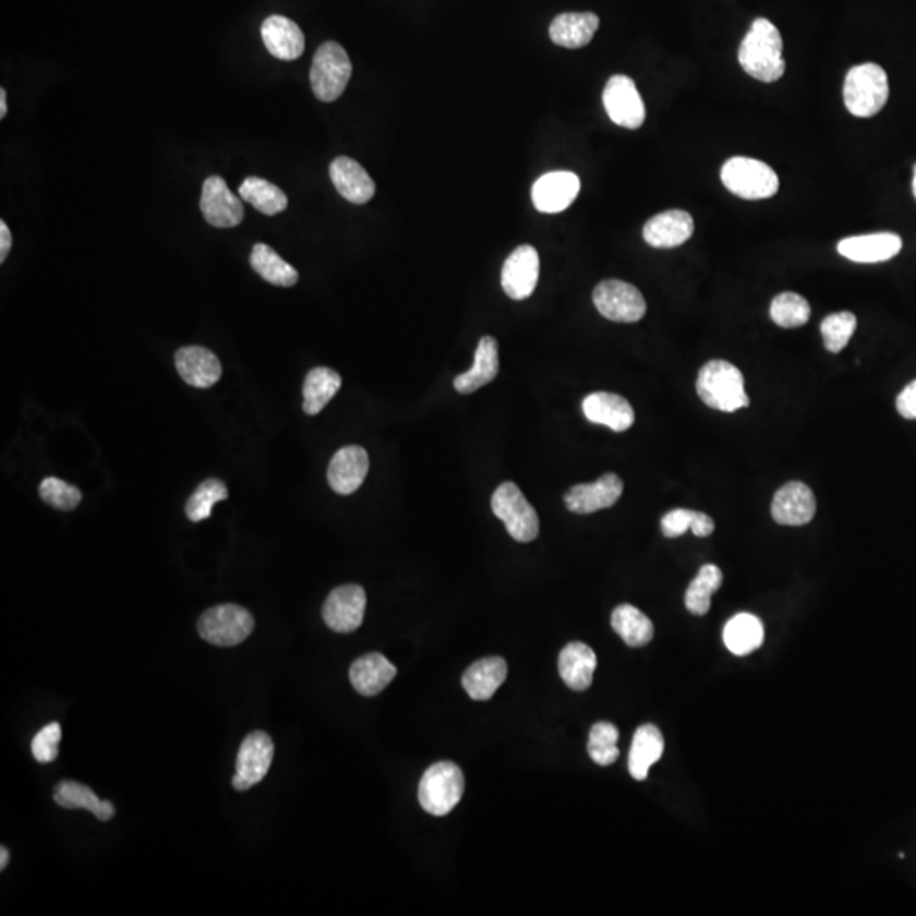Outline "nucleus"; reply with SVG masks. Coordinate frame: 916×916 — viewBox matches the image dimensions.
<instances>
[{"label": "nucleus", "instance_id": "obj_28", "mask_svg": "<svg viewBox=\"0 0 916 916\" xmlns=\"http://www.w3.org/2000/svg\"><path fill=\"white\" fill-rule=\"evenodd\" d=\"M595 665H598V659H595L594 650L580 641L569 643L558 656V672H561L562 680L577 692L586 691L591 687Z\"/></svg>", "mask_w": 916, "mask_h": 916}, {"label": "nucleus", "instance_id": "obj_24", "mask_svg": "<svg viewBox=\"0 0 916 916\" xmlns=\"http://www.w3.org/2000/svg\"><path fill=\"white\" fill-rule=\"evenodd\" d=\"M262 39L268 53L279 60H298L304 53V33L294 21L284 15H270L264 21Z\"/></svg>", "mask_w": 916, "mask_h": 916}, {"label": "nucleus", "instance_id": "obj_40", "mask_svg": "<svg viewBox=\"0 0 916 916\" xmlns=\"http://www.w3.org/2000/svg\"><path fill=\"white\" fill-rule=\"evenodd\" d=\"M619 732L613 723H595L589 733L588 752L598 766H611L619 757Z\"/></svg>", "mask_w": 916, "mask_h": 916}, {"label": "nucleus", "instance_id": "obj_21", "mask_svg": "<svg viewBox=\"0 0 916 916\" xmlns=\"http://www.w3.org/2000/svg\"><path fill=\"white\" fill-rule=\"evenodd\" d=\"M582 412L588 421L603 424L613 432L622 433L630 430L635 423V411L625 397L613 393L589 394L582 401Z\"/></svg>", "mask_w": 916, "mask_h": 916}, {"label": "nucleus", "instance_id": "obj_3", "mask_svg": "<svg viewBox=\"0 0 916 916\" xmlns=\"http://www.w3.org/2000/svg\"><path fill=\"white\" fill-rule=\"evenodd\" d=\"M890 99V82L882 67L863 63L848 70L844 84V103L855 118H872Z\"/></svg>", "mask_w": 916, "mask_h": 916}, {"label": "nucleus", "instance_id": "obj_30", "mask_svg": "<svg viewBox=\"0 0 916 916\" xmlns=\"http://www.w3.org/2000/svg\"><path fill=\"white\" fill-rule=\"evenodd\" d=\"M664 737L661 730L655 725H643L635 732L631 742L630 757H628V769L631 778L637 781H646L650 768L661 760L664 754Z\"/></svg>", "mask_w": 916, "mask_h": 916}, {"label": "nucleus", "instance_id": "obj_26", "mask_svg": "<svg viewBox=\"0 0 916 916\" xmlns=\"http://www.w3.org/2000/svg\"><path fill=\"white\" fill-rule=\"evenodd\" d=\"M396 674L397 668L382 653H366L351 664V686L362 696H377L393 683Z\"/></svg>", "mask_w": 916, "mask_h": 916}, {"label": "nucleus", "instance_id": "obj_39", "mask_svg": "<svg viewBox=\"0 0 916 916\" xmlns=\"http://www.w3.org/2000/svg\"><path fill=\"white\" fill-rule=\"evenodd\" d=\"M228 499V487L219 479H207L195 489L185 506V515L194 523L204 521L213 515L214 504Z\"/></svg>", "mask_w": 916, "mask_h": 916}, {"label": "nucleus", "instance_id": "obj_19", "mask_svg": "<svg viewBox=\"0 0 916 916\" xmlns=\"http://www.w3.org/2000/svg\"><path fill=\"white\" fill-rule=\"evenodd\" d=\"M695 233V219L683 209L664 210L643 226V240L653 249H676Z\"/></svg>", "mask_w": 916, "mask_h": 916}, {"label": "nucleus", "instance_id": "obj_45", "mask_svg": "<svg viewBox=\"0 0 916 916\" xmlns=\"http://www.w3.org/2000/svg\"><path fill=\"white\" fill-rule=\"evenodd\" d=\"M896 409L906 420H916V381L901 390L896 399Z\"/></svg>", "mask_w": 916, "mask_h": 916}, {"label": "nucleus", "instance_id": "obj_23", "mask_svg": "<svg viewBox=\"0 0 916 916\" xmlns=\"http://www.w3.org/2000/svg\"><path fill=\"white\" fill-rule=\"evenodd\" d=\"M336 191L351 204H366L375 195V182L365 168L350 157H338L329 165Z\"/></svg>", "mask_w": 916, "mask_h": 916}, {"label": "nucleus", "instance_id": "obj_36", "mask_svg": "<svg viewBox=\"0 0 916 916\" xmlns=\"http://www.w3.org/2000/svg\"><path fill=\"white\" fill-rule=\"evenodd\" d=\"M240 197L265 216L284 213L289 204V198L282 189L260 177H249L243 180L240 185Z\"/></svg>", "mask_w": 916, "mask_h": 916}, {"label": "nucleus", "instance_id": "obj_35", "mask_svg": "<svg viewBox=\"0 0 916 916\" xmlns=\"http://www.w3.org/2000/svg\"><path fill=\"white\" fill-rule=\"evenodd\" d=\"M613 630L623 638L626 646L646 647L653 638V623L649 616L643 615L638 607L631 604H619L611 615Z\"/></svg>", "mask_w": 916, "mask_h": 916}, {"label": "nucleus", "instance_id": "obj_8", "mask_svg": "<svg viewBox=\"0 0 916 916\" xmlns=\"http://www.w3.org/2000/svg\"><path fill=\"white\" fill-rule=\"evenodd\" d=\"M255 619L252 613L238 604H219L204 611L197 630L213 646L234 647L252 635Z\"/></svg>", "mask_w": 916, "mask_h": 916}, {"label": "nucleus", "instance_id": "obj_48", "mask_svg": "<svg viewBox=\"0 0 916 916\" xmlns=\"http://www.w3.org/2000/svg\"><path fill=\"white\" fill-rule=\"evenodd\" d=\"M8 116V94H5V88L0 91V119H4Z\"/></svg>", "mask_w": 916, "mask_h": 916}, {"label": "nucleus", "instance_id": "obj_17", "mask_svg": "<svg viewBox=\"0 0 916 916\" xmlns=\"http://www.w3.org/2000/svg\"><path fill=\"white\" fill-rule=\"evenodd\" d=\"M369 454L359 445H348L333 455L328 467L329 487L336 494L350 496L359 491L369 473Z\"/></svg>", "mask_w": 916, "mask_h": 916}, {"label": "nucleus", "instance_id": "obj_46", "mask_svg": "<svg viewBox=\"0 0 916 916\" xmlns=\"http://www.w3.org/2000/svg\"><path fill=\"white\" fill-rule=\"evenodd\" d=\"M691 531L696 534V537H699V539L710 537V534L714 531V521L710 518V516L704 515V513L696 511L695 523H692Z\"/></svg>", "mask_w": 916, "mask_h": 916}, {"label": "nucleus", "instance_id": "obj_34", "mask_svg": "<svg viewBox=\"0 0 916 916\" xmlns=\"http://www.w3.org/2000/svg\"><path fill=\"white\" fill-rule=\"evenodd\" d=\"M250 265L253 270L272 286L292 287L298 284L299 274L292 265L270 249L268 244L256 243L250 255Z\"/></svg>", "mask_w": 916, "mask_h": 916}, {"label": "nucleus", "instance_id": "obj_22", "mask_svg": "<svg viewBox=\"0 0 916 916\" xmlns=\"http://www.w3.org/2000/svg\"><path fill=\"white\" fill-rule=\"evenodd\" d=\"M176 366L183 382L195 389H209L221 378L218 357L204 347H183L176 353Z\"/></svg>", "mask_w": 916, "mask_h": 916}, {"label": "nucleus", "instance_id": "obj_15", "mask_svg": "<svg viewBox=\"0 0 916 916\" xmlns=\"http://www.w3.org/2000/svg\"><path fill=\"white\" fill-rule=\"evenodd\" d=\"M623 481L616 473H604L591 484H577L565 494V506L576 515H591L601 509L611 508L618 503L623 494Z\"/></svg>", "mask_w": 916, "mask_h": 916}, {"label": "nucleus", "instance_id": "obj_29", "mask_svg": "<svg viewBox=\"0 0 916 916\" xmlns=\"http://www.w3.org/2000/svg\"><path fill=\"white\" fill-rule=\"evenodd\" d=\"M508 677V665L501 656H487L467 668L462 686L473 701H487Z\"/></svg>", "mask_w": 916, "mask_h": 916}, {"label": "nucleus", "instance_id": "obj_7", "mask_svg": "<svg viewBox=\"0 0 916 916\" xmlns=\"http://www.w3.org/2000/svg\"><path fill=\"white\" fill-rule=\"evenodd\" d=\"M491 506L496 518L506 525L509 537L516 542L530 543L539 537V513L528 503L515 482H503L494 491Z\"/></svg>", "mask_w": 916, "mask_h": 916}, {"label": "nucleus", "instance_id": "obj_43", "mask_svg": "<svg viewBox=\"0 0 916 916\" xmlns=\"http://www.w3.org/2000/svg\"><path fill=\"white\" fill-rule=\"evenodd\" d=\"M61 740L60 723H50L36 733L31 742V752L39 763H50L57 760L58 745Z\"/></svg>", "mask_w": 916, "mask_h": 916}, {"label": "nucleus", "instance_id": "obj_9", "mask_svg": "<svg viewBox=\"0 0 916 916\" xmlns=\"http://www.w3.org/2000/svg\"><path fill=\"white\" fill-rule=\"evenodd\" d=\"M592 301L601 316L615 323H637L647 313L640 290L623 280H603L595 287Z\"/></svg>", "mask_w": 916, "mask_h": 916}, {"label": "nucleus", "instance_id": "obj_50", "mask_svg": "<svg viewBox=\"0 0 916 916\" xmlns=\"http://www.w3.org/2000/svg\"><path fill=\"white\" fill-rule=\"evenodd\" d=\"M913 195H915L916 201V164L915 167H913Z\"/></svg>", "mask_w": 916, "mask_h": 916}, {"label": "nucleus", "instance_id": "obj_14", "mask_svg": "<svg viewBox=\"0 0 916 916\" xmlns=\"http://www.w3.org/2000/svg\"><path fill=\"white\" fill-rule=\"evenodd\" d=\"M201 210L204 219L214 228H234L244 218L241 197L229 191L228 183L219 176L209 177L204 182Z\"/></svg>", "mask_w": 916, "mask_h": 916}, {"label": "nucleus", "instance_id": "obj_37", "mask_svg": "<svg viewBox=\"0 0 916 916\" xmlns=\"http://www.w3.org/2000/svg\"><path fill=\"white\" fill-rule=\"evenodd\" d=\"M723 574L716 565H702L686 591V607L696 616H704L711 607V595L722 588Z\"/></svg>", "mask_w": 916, "mask_h": 916}, {"label": "nucleus", "instance_id": "obj_27", "mask_svg": "<svg viewBox=\"0 0 916 916\" xmlns=\"http://www.w3.org/2000/svg\"><path fill=\"white\" fill-rule=\"evenodd\" d=\"M600 27V17L592 12H565L550 24V39L569 50L584 48Z\"/></svg>", "mask_w": 916, "mask_h": 916}, {"label": "nucleus", "instance_id": "obj_44", "mask_svg": "<svg viewBox=\"0 0 916 916\" xmlns=\"http://www.w3.org/2000/svg\"><path fill=\"white\" fill-rule=\"evenodd\" d=\"M696 511H691V509H672L668 511L667 515L662 518V533L667 537V539H677V537H683L686 531L691 530L692 523H695Z\"/></svg>", "mask_w": 916, "mask_h": 916}, {"label": "nucleus", "instance_id": "obj_49", "mask_svg": "<svg viewBox=\"0 0 916 916\" xmlns=\"http://www.w3.org/2000/svg\"><path fill=\"white\" fill-rule=\"evenodd\" d=\"M9 864V851L5 847L0 848V869L4 870Z\"/></svg>", "mask_w": 916, "mask_h": 916}, {"label": "nucleus", "instance_id": "obj_18", "mask_svg": "<svg viewBox=\"0 0 916 916\" xmlns=\"http://www.w3.org/2000/svg\"><path fill=\"white\" fill-rule=\"evenodd\" d=\"M580 192V180L572 172L545 173L534 182L531 198L540 213L557 214L567 209Z\"/></svg>", "mask_w": 916, "mask_h": 916}, {"label": "nucleus", "instance_id": "obj_12", "mask_svg": "<svg viewBox=\"0 0 916 916\" xmlns=\"http://www.w3.org/2000/svg\"><path fill=\"white\" fill-rule=\"evenodd\" d=\"M539 279V252L531 244H521L504 262L501 286L513 301H525L533 294Z\"/></svg>", "mask_w": 916, "mask_h": 916}, {"label": "nucleus", "instance_id": "obj_42", "mask_svg": "<svg viewBox=\"0 0 916 916\" xmlns=\"http://www.w3.org/2000/svg\"><path fill=\"white\" fill-rule=\"evenodd\" d=\"M39 496L51 508L72 511L82 501L81 489L57 478H46L39 485Z\"/></svg>", "mask_w": 916, "mask_h": 916}, {"label": "nucleus", "instance_id": "obj_31", "mask_svg": "<svg viewBox=\"0 0 916 916\" xmlns=\"http://www.w3.org/2000/svg\"><path fill=\"white\" fill-rule=\"evenodd\" d=\"M341 377L338 372L328 369V366H316L310 374L305 375L304 387V409L308 417H316L323 409L326 408L336 393L340 390Z\"/></svg>", "mask_w": 916, "mask_h": 916}, {"label": "nucleus", "instance_id": "obj_6", "mask_svg": "<svg viewBox=\"0 0 916 916\" xmlns=\"http://www.w3.org/2000/svg\"><path fill=\"white\" fill-rule=\"evenodd\" d=\"M722 182L732 194L747 201H760L778 194V173L763 161L748 157H733L722 167Z\"/></svg>", "mask_w": 916, "mask_h": 916}, {"label": "nucleus", "instance_id": "obj_38", "mask_svg": "<svg viewBox=\"0 0 916 916\" xmlns=\"http://www.w3.org/2000/svg\"><path fill=\"white\" fill-rule=\"evenodd\" d=\"M811 316L809 302L803 296L794 292H783L775 296L771 302V317L781 328H799L805 326Z\"/></svg>", "mask_w": 916, "mask_h": 916}, {"label": "nucleus", "instance_id": "obj_47", "mask_svg": "<svg viewBox=\"0 0 916 916\" xmlns=\"http://www.w3.org/2000/svg\"><path fill=\"white\" fill-rule=\"evenodd\" d=\"M11 229L8 228L5 221H0V262H2V264H4L5 260H8L9 252H11Z\"/></svg>", "mask_w": 916, "mask_h": 916}, {"label": "nucleus", "instance_id": "obj_1", "mask_svg": "<svg viewBox=\"0 0 916 916\" xmlns=\"http://www.w3.org/2000/svg\"><path fill=\"white\" fill-rule=\"evenodd\" d=\"M738 61L748 75L763 84L778 82L784 75L786 60L783 57V36L771 21L766 17L754 21L742 39Z\"/></svg>", "mask_w": 916, "mask_h": 916}, {"label": "nucleus", "instance_id": "obj_10", "mask_svg": "<svg viewBox=\"0 0 916 916\" xmlns=\"http://www.w3.org/2000/svg\"><path fill=\"white\" fill-rule=\"evenodd\" d=\"M603 104L611 121L618 126L638 130L646 122V104L630 76H611L604 87Z\"/></svg>", "mask_w": 916, "mask_h": 916}, {"label": "nucleus", "instance_id": "obj_41", "mask_svg": "<svg viewBox=\"0 0 916 916\" xmlns=\"http://www.w3.org/2000/svg\"><path fill=\"white\" fill-rule=\"evenodd\" d=\"M855 328H857V317L848 311H840L824 317L820 326L824 348L832 353H840L847 347Z\"/></svg>", "mask_w": 916, "mask_h": 916}, {"label": "nucleus", "instance_id": "obj_4", "mask_svg": "<svg viewBox=\"0 0 916 916\" xmlns=\"http://www.w3.org/2000/svg\"><path fill=\"white\" fill-rule=\"evenodd\" d=\"M466 779L462 769L458 768L457 763L443 760L424 772L418 798L426 813L445 817L460 803Z\"/></svg>", "mask_w": 916, "mask_h": 916}, {"label": "nucleus", "instance_id": "obj_11", "mask_svg": "<svg viewBox=\"0 0 916 916\" xmlns=\"http://www.w3.org/2000/svg\"><path fill=\"white\" fill-rule=\"evenodd\" d=\"M272 760H274L272 738L265 732L250 733L238 752L237 774L233 778L234 790L246 791L262 783L268 774Z\"/></svg>", "mask_w": 916, "mask_h": 916}, {"label": "nucleus", "instance_id": "obj_33", "mask_svg": "<svg viewBox=\"0 0 916 916\" xmlns=\"http://www.w3.org/2000/svg\"><path fill=\"white\" fill-rule=\"evenodd\" d=\"M53 798L55 803L61 806V808L88 809L100 821L111 820L116 815V808L112 806V803L97 798V794L91 787L75 783V781H63V783L58 784Z\"/></svg>", "mask_w": 916, "mask_h": 916}, {"label": "nucleus", "instance_id": "obj_16", "mask_svg": "<svg viewBox=\"0 0 916 916\" xmlns=\"http://www.w3.org/2000/svg\"><path fill=\"white\" fill-rule=\"evenodd\" d=\"M771 513L779 525L803 527L809 523L817 513L813 491L803 482H787L775 493Z\"/></svg>", "mask_w": 916, "mask_h": 916}, {"label": "nucleus", "instance_id": "obj_2", "mask_svg": "<svg viewBox=\"0 0 916 916\" xmlns=\"http://www.w3.org/2000/svg\"><path fill=\"white\" fill-rule=\"evenodd\" d=\"M696 389L701 401L718 411L733 412L748 406L744 375L725 360L704 363L699 371Z\"/></svg>", "mask_w": 916, "mask_h": 916}, {"label": "nucleus", "instance_id": "obj_5", "mask_svg": "<svg viewBox=\"0 0 916 916\" xmlns=\"http://www.w3.org/2000/svg\"><path fill=\"white\" fill-rule=\"evenodd\" d=\"M351 61L343 46L335 41L323 43L317 48L311 67V87L321 103L340 99L351 79Z\"/></svg>", "mask_w": 916, "mask_h": 916}, {"label": "nucleus", "instance_id": "obj_20", "mask_svg": "<svg viewBox=\"0 0 916 916\" xmlns=\"http://www.w3.org/2000/svg\"><path fill=\"white\" fill-rule=\"evenodd\" d=\"M903 249V240L894 233H870L840 241V255L855 264H879L894 258Z\"/></svg>", "mask_w": 916, "mask_h": 916}, {"label": "nucleus", "instance_id": "obj_13", "mask_svg": "<svg viewBox=\"0 0 916 916\" xmlns=\"http://www.w3.org/2000/svg\"><path fill=\"white\" fill-rule=\"evenodd\" d=\"M366 595L357 584L340 586L329 592L323 606V619L336 634L359 630L365 616Z\"/></svg>", "mask_w": 916, "mask_h": 916}, {"label": "nucleus", "instance_id": "obj_32", "mask_svg": "<svg viewBox=\"0 0 916 916\" xmlns=\"http://www.w3.org/2000/svg\"><path fill=\"white\" fill-rule=\"evenodd\" d=\"M723 641L733 655H748L762 647V622L750 613L733 616L723 630Z\"/></svg>", "mask_w": 916, "mask_h": 916}, {"label": "nucleus", "instance_id": "obj_25", "mask_svg": "<svg viewBox=\"0 0 916 916\" xmlns=\"http://www.w3.org/2000/svg\"><path fill=\"white\" fill-rule=\"evenodd\" d=\"M499 374V347L493 336H482L479 341L473 365L470 371L457 375L454 381L455 389L460 394H473L481 387L487 386Z\"/></svg>", "mask_w": 916, "mask_h": 916}]
</instances>
